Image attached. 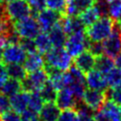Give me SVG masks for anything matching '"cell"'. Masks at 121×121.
<instances>
[{
	"instance_id": "6da1fadb",
	"label": "cell",
	"mask_w": 121,
	"mask_h": 121,
	"mask_svg": "<svg viewBox=\"0 0 121 121\" xmlns=\"http://www.w3.org/2000/svg\"><path fill=\"white\" fill-rule=\"evenodd\" d=\"M115 23L109 16H100L95 22L85 27V35L90 42H102L112 32Z\"/></svg>"
},
{
	"instance_id": "7a4b0ae2",
	"label": "cell",
	"mask_w": 121,
	"mask_h": 121,
	"mask_svg": "<svg viewBox=\"0 0 121 121\" xmlns=\"http://www.w3.org/2000/svg\"><path fill=\"white\" fill-rule=\"evenodd\" d=\"M43 58L45 65L60 71H67L72 66V57L63 47H52Z\"/></svg>"
},
{
	"instance_id": "3957f363",
	"label": "cell",
	"mask_w": 121,
	"mask_h": 121,
	"mask_svg": "<svg viewBox=\"0 0 121 121\" xmlns=\"http://www.w3.org/2000/svg\"><path fill=\"white\" fill-rule=\"evenodd\" d=\"M20 39H35L41 32L40 26L33 16H27L14 23L12 26Z\"/></svg>"
},
{
	"instance_id": "277c9868",
	"label": "cell",
	"mask_w": 121,
	"mask_h": 121,
	"mask_svg": "<svg viewBox=\"0 0 121 121\" xmlns=\"http://www.w3.org/2000/svg\"><path fill=\"white\" fill-rule=\"evenodd\" d=\"M5 15L9 21L17 22L30 15L31 9L26 0H12L4 7Z\"/></svg>"
},
{
	"instance_id": "5b68a950",
	"label": "cell",
	"mask_w": 121,
	"mask_h": 121,
	"mask_svg": "<svg viewBox=\"0 0 121 121\" xmlns=\"http://www.w3.org/2000/svg\"><path fill=\"white\" fill-rule=\"evenodd\" d=\"M88 43H89V40L86 37L85 32L81 31V32H77V33L68 35L64 47L67 53L71 57L75 58L78 54H80L81 52L87 49Z\"/></svg>"
},
{
	"instance_id": "8992f818",
	"label": "cell",
	"mask_w": 121,
	"mask_h": 121,
	"mask_svg": "<svg viewBox=\"0 0 121 121\" xmlns=\"http://www.w3.org/2000/svg\"><path fill=\"white\" fill-rule=\"evenodd\" d=\"M48 80L47 74L44 69L34 71L26 74V78L21 81L22 90L27 93L40 91V89Z\"/></svg>"
},
{
	"instance_id": "52a82bcc",
	"label": "cell",
	"mask_w": 121,
	"mask_h": 121,
	"mask_svg": "<svg viewBox=\"0 0 121 121\" xmlns=\"http://www.w3.org/2000/svg\"><path fill=\"white\" fill-rule=\"evenodd\" d=\"M26 52L21 46L19 43H7L3 49L2 53V60L6 64L10 63H20L22 64L26 58Z\"/></svg>"
},
{
	"instance_id": "ba28073f",
	"label": "cell",
	"mask_w": 121,
	"mask_h": 121,
	"mask_svg": "<svg viewBox=\"0 0 121 121\" xmlns=\"http://www.w3.org/2000/svg\"><path fill=\"white\" fill-rule=\"evenodd\" d=\"M102 46L103 53L112 59L115 58L121 52V33L116 23L110 36L102 41Z\"/></svg>"
},
{
	"instance_id": "9c48e42d",
	"label": "cell",
	"mask_w": 121,
	"mask_h": 121,
	"mask_svg": "<svg viewBox=\"0 0 121 121\" xmlns=\"http://www.w3.org/2000/svg\"><path fill=\"white\" fill-rule=\"evenodd\" d=\"M63 16L65 15L51 9H45L42 10L37 14V22L40 26L41 31L48 32L56 24L61 21Z\"/></svg>"
},
{
	"instance_id": "30bf717a",
	"label": "cell",
	"mask_w": 121,
	"mask_h": 121,
	"mask_svg": "<svg viewBox=\"0 0 121 121\" xmlns=\"http://www.w3.org/2000/svg\"><path fill=\"white\" fill-rule=\"evenodd\" d=\"M106 94L102 91L93 90V89H86L83 95V102L88 105L91 109H93L95 112L98 111L104 102L106 101Z\"/></svg>"
},
{
	"instance_id": "8fae6325",
	"label": "cell",
	"mask_w": 121,
	"mask_h": 121,
	"mask_svg": "<svg viewBox=\"0 0 121 121\" xmlns=\"http://www.w3.org/2000/svg\"><path fill=\"white\" fill-rule=\"evenodd\" d=\"M85 83L89 89L105 92L109 87L106 81L105 75L95 69L91 70L85 75Z\"/></svg>"
},
{
	"instance_id": "7c38bea8",
	"label": "cell",
	"mask_w": 121,
	"mask_h": 121,
	"mask_svg": "<svg viewBox=\"0 0 121 121\" xmlns=\"http://www.w3.org/2000/svg\"><path fill=\"white\" fill-rule=\"evenodd\" d=\"M95 0H68L65 16H78L86 9L95 6Z\"/></svg>"
},
{
	"instance_id": "4fadbf2b",
	"label": "cell",
	"mask_w": 121,
	"mask_h": 121,
	"mask_svg": "<svg viewBox=\"0 0 121 121\" xmlns=\"http://www.w3.org/2000/svg\"><path fill=\"white\" fill-rule=\"evenodd\" d=\"M95 57L88 50L81 52L77 57H75L74 60V65L84 74L90 72L95 68Z\"/></svg>"
},
{
	"instance_id": "5bb4252c",
	"label": "cell",
	"mask_w": 121,
	"mask_h": 121,
	"mask_svg": "<svg viewBox=\"0 0 121 121\" xmlns=\"http://www.w3.org/2000/svg\"><path fill=\"white\" fill-rule=\"evenodd\" d=\"M60 24L67 36L77 32L84 31L86 27L78 16H63Z\"/></svg>"
},
{
	"instance_id": "9a60e30c",
	"label": "cell",
	"mask_w": 121,
	"mask_h": 121,
	"mask_svg": "<svg viewBox=\"0 0 121 121\" xmlns=\"http://www.w3.org/2000/svg\"><path fill=\"white\" fill-rule=\"evenodd\" d=\"M44 64L45 62L43 55H42L38 51L27 54L25 61L23 62V66L26 69V73H31L34 71L43 69Z\"/></svg>"
},
{
	"instance_id": "2e32d148",
	"label": "cell",
	"mask_w": 121,
	"mask_h": 121,
	"mask_svg": "<svg viewBox=\"0 0 121 121\" xmlns=\"http://www.w3.org/2000/svg\"><path fill=\"white\" fill-rule=\"evenodd\" d=\"M76 102L77 100L68 88H63L58 91L55 103L61 111L66 109H74Z\"/></svg>"
},
{
	"instance_id": "e0dca14e",
	"label": "cell",
	"mask_w": 121,
	"mask_h": 121,
	"mask_svg": "<svg viewBox=\"0 0 121 121\" xmlns=\"http://www.w3.org/2000/svg\"><path fill=\"white\" fill-rule=\"evenodd\" d=\"M60 112L55 102H44L39 112L40 121H57Z\"/></svg>"
},
{
	"instance_id": "ac0fdd59",
	"label": "cell",
	"mask_w": 121,
	"mask_h": 121,
	"mask_svg": "<svg viewBox=\"0 0 121 121\" xmlns=\"http://www.w3.org/2000/svg\"><path fill=\"white\" fill-rule=\"evenodd\" d=\"M48 36L50 39V42L52 43V46L54 47H63L67 39V34L62 28V26L60 22L56 24L49 31Z\"/></svg>"
},
{
	"instance_id": "d6986e66",
	"label": "cell",
	"mask_w": 121,
	"mask_h": 121,
	"mask_svg": "<svg viewBox=\"0 0 121 121\" xmlns=\"http://www.w3.org/2000/svg\"><path fill=\"white\" fill-rule=\"evenodd\" d=\"M28 97L29 93L21 91L14 95L9 97V103H10V109L14 112L21 113L28 107Z\"/></svg>"
},
{
	"instance_id": "ffe728a7",
	"label": "cell",
	"mask_w": 121,
	"mask_h": 121,
	"mask_svg": "<svg viewBox=\"0 0 121 121\" xmlns=\"http://www.w3.org/2000/svg\"><path fill=\"white\" fill-rule=\"evenodd\" d=\"M100 110H102L107 114V116L110 118L111 121H120L121 120L120 107L113 101L106 99V101L104 102V104L102 105Z\"/></svg>"
},
{
	"instance_id": "44dd1931",
	"label": "cell",
	"mask_w": 121,
	"mask_h": 121,
	"mask_svg": "<svg viewBox=\"0 0 121 121\" xmlns=\"http://www.w3.org/2000/svg\"><path fill=\"white\" fill-rule=\"evenodd\" d=\"M114 67V61L112 58L108 57L105 54H102L100 56L95 57V69L98 72L102 73L103 75H106L112 68Z\"/></svg>"
},
{
	"instance_id": "7402d4cb",
	"label": "cell",
	"mask_w": 121,
	"mask_h": 121,
	"mask_svg": "<svg viewBox=\"0 0 121 121\" xmlns=\"http://www.w3.org/2000/svg\"><path fill=\"white\" fill-rule=\"evenodd\" d=\"M34 42H35L37 51L42 55H44L53 47L50 42L49 36L46 32H40L38 36L34 39Z\"/></svg>"
},
{
	"instance_id": "603a6c76",
	"label": "cell",
	"mask_w": 121,
	"mask_h": 121,
	"mask_svg": "<svg viewBox=\"0 0 121 121\" xmlns=\"http://www.w3.org/2000/svg\"><path fill=\"white\" fill-rule=\"evenodd\" d=\"M22 91V84L21 81L17 80V79H13L9 78L6 82L4 83V85L2 86L0 92L2 94H4L5 95H7L8 97H10L12 95H14L15 94L19 93Z\"/></svg>"
},
{
	"instance_id": "cb8c5ba5",
	"label": "cell",
	"mask_w": 121,
	"mask_h": 121,
	"mask_svg": "<svg viewBox=\"0 0 121 121\" xmlns=\"http://www.w3.org/2000/svg\"><path fill=\"white\" fill-rule=\"evenodd\" d=\"M8 77L13 79H17L19 81H22L26 76V71L24 68V66L20 63H10L6 65Z\"/></svg>"
},
{
	"instance_id": "d4e9b609",
	"label": "cell",
	"mask_w": 121,
	"mask_h": 121,
	"mask_svg": "<svg viewBox=\"0 0 121 121\" xmlns=\"http://www.w3.org/2000/svg\"><path fill=\"white\" fill-rule=\"evenodd\" d=\"M39 93L44 102H55L58 90L49 80H47L45 84L40 89Z\"/></svg>"
},
{
	"instance_id": "484cf974",
	"label": "cell",
	"mask_w": 121,
	"mask_h": 121,
	"mask_svg": "<svg viewBox=\"0 0 121 121\" xmlns=\"http://www.w3.org/2000/svg\"><path fill=\"white\" fill-rule=\"evenodd\" d=\"M78 17L81 20V22L84 24V26H88L92 25L94 22H95L100 17V14H99V11L96 9V7L93 6L92 8H90V9H86L85 11H83L82 13H80L78 15Z\"/></svg>"
},
{
	"instance_id": "4316f807",
	"label": "cell",
	"mask_w": 121,
	"mask_h": 121,
	"mask_svg": "<svg viewBox=\"0 0 121 121\" xmlns=\"http://www.w3.org/2000/svg\"><path fill=\"white\" fill-rule=\"evenodd\" d=\"M106 81L109 88H114L121 85V69L117 67L112 68L106 75Z\"/></svg>"
},
{
	"instance_id": "83f0119b",
	"label": "cell",
	"mask_w": 121,
	"mask_h": 121,
	"mask_svg": "<svg viewBox=\"0 0 121 121\" xmlns=\"http://www.w3.org/2000/svg\"><path fill=\"white\" fill-rule=\"evenodd\" d=\"M44 101L42 98L39 91L36 92H31L29 93V97H28V109L36 112L39 113L40 110L42 109Z\"/></svg>"
},
{
	"instance_id": "f1b7e54d",
	"label": "cell",
	"mask_w": 121,
	"mask_h": 121,
	"mask_svg": "<svg viewBox=\"0 0 121 121\" xmlns=\"http://www.w3.org/2000/svg\"><path fill=\"white\" fill-rule=\"evenodd\" d=\"M108 5V13L115 22L121 17V0H106Z\"/></svg>"
},
{
	"instance_id": "f546056e",
	"label": "cell",
	"mask_w": 121,
	"mask_h": 121,
	"mask_svg": "<svg viewBox=\"0 0 121 121\" xmlns=\"http://www.w3.org/2000/svg\"><path fill=\"white\" fill-rule=\"evenodd\" d=\"M105 94L107 99L112 100L117 105L121 106V85L114 88H108L105 91Z\"/></svg>"
},
{
	"instance_id": "4dcf8cb0",
	"label": "cell",
	"mask_w": 121,
	"mask_h": 121,
	"mask_svg": "<svg viewBox=\"0 0 121 121\" xmlns=\"http://www.w3.org/2000/svg\"><path fill=\"white\" fill-rule=\"evenodd\" d=\"M46 7L48 9L57 10L63 15H65V9L67 5V0H45Z\"/></svg>"
},
{
	"instance_id": "1f68e13d",
	"label": "cell",
	"mask_w": 121,
	"mask_h": 121,
	"mask_svg": "<svg viewBox=\"0 0 121 121\" xmlns=\"http://www.w3.org/2000/svg\"><path fill=\"white\" fill-rule=\"evenodd\" d=\"M28 6L31 9V11L34 14H38L42 10L46 9V2L45 0H27Z\"/></svg>"
},
{
	"instance_id": "d6a6232c",
	"label": "cell",
	"mask_w": 121,
	"mask_h": 121,
	"mask_svg": "<svg viewBox=\"0 0 121 121\" xmlns=\"http://www.w3.org/2000/svg\"><path fill=\"white\" fill-rule=\"evenodd\" d=\"M77 117V112L75 109L62 110L57 119V121H74Z\"/></svg>"
},
{
	"instance_id": "836d02e7",
	"label": "cell",
	"mask_w": 121,
	"mask_h": 121,
	"mask_svg": "<svg viewBox=\"0 0 121 121\" xmlns=\"http://www.w3.org/2000/svg\"><path fill=\"white\" fill-rule=\"evenodd\" d=\"M87 49L95 57H97V56H100V55L104 54L103 53V46H102L101 42H90L89 41Z\"/></svg>"
},
{
	"instance_id": "e575fe53",
	"label": "cell",
	"mask_w": 121,
	"mask_h": 121,
	"mask_svg": "<svg viewBox=\"0 0 121 121\" xmlns=\"http://www.w3.org/2000/svg\"><path fill=\"white\" fill-rule=\"evenodd\" d=\"M21 120L22 121H40L39 113L30 110V109H26L24 112L20 113Z\"/></svg>"
},
{
	"instance_id": "d590c367",
	"label": "cell",
	"mask_w": 121,
	"mask_h": 121,
	"mask_svg": "<svg viewBox=\"0 0 121 121\" xmlns=\"http://www.w3.org/2000/svg\"><path fill=\"white\" fill-rule=\"evenodd\" d=\"M19 43L24 48V50L26 52V54L33 53V52L37 51L36 45H35V42H34L33 39H20Z\"/></svg>"
},
{
	"instance_id": "8d00e7d4",
	"label": "cell",
	"mask_w": 121,
	"mask_h": 121,
	"mask_svg": "<svg viewBox=\"0 0 121 121\" xmlns=\"http://www.w3.org/2000/svg\"><path fill=\"white\" fill-rule=\"evenodd\" d=\"M0 120L1 121H22L20 113L14 112L13 110H9L4 114H2L0 117Z\"/></svg>"
},
{
	"instance_id": "74e56055",
	"label": "cell",
	"mask_w": 121,
	"mask_h": 121,
	"mask_svg": "<svg viewBox=\"0 0 121 121\" xmlns=\"http://www.w3.org/2000/svg\"><path fill=\"white\" fill-rule=\"evenodd\" d=\"M9 110H10L9 97H8L7 95H5L0 92V115L4 114Z\"/></svg>"
},
{
	"instance_id": "f35d334b",
	"label": "cell",
	"mask_w": 121,
	"mask_h": 121,
	"mask_svg": "<svg viewBox=\"0 0 121 121\" xmlns=\"http://www.w3.org/2000/svg\"><path fill=\"white\" fill-rule=\"evenodd\" d=\"M95 6L99 11L100 16H109L108 13V5L106 0H95Z\"/></svg>"
},
{
	"instance_id": "ab89813d",
	"label": "cell",
	"mask_w": 121,
	"mask_h": 121,
	"mask_svg": "<svg viewBox=\"0 0 121 121\" xmlns=\"http://www.w3.org/2000/svg\"><path fill=\"white\" fill-rule=\"evenodd\" d=\"M11 28L12 26H10L9 19L6 16L0 17V35H6Z\"/></svg>"
},
{
	"instance_id": "60d3db41",
	"label": "cell",
	"mask_w": 121,
	"mask_h": 121,
	"mask_svg": "<svg viewBox=\"0 0 121 121\" xmlns=\"http://www.w3.org/2000/svg\"><path fill=\"white\" fill-rule=\"evenodd\" d=\"M8 78H9V77H8L6 65L4 63L0 62V90H1L2 86L4 85V83L6 82V80Z\"/></svg>"
},
{
	"instance_id": "b9f144b4",
	"label": "cell",
	"mask_w": 121,
	"mask_h": 121,
	"mask_svg": "<svg viewBox=\"0 0 121 121\" xmlns=\"http://www.w3.org/2000/svg\"><path fill=\"white\" fill-rule=\"evenodd\" d=\"M93 119L95 121H111L110 118L107 116V114L102 110H100V109L95 112Z\"/></svg>"
},
{
	"instance_id": "7bdbcfd3",
	"label": "cell",
	"mask_w": 121,
	"mask_h": 121,
	"mask_svg": "<svg viewBox=\"0 0 121 121\" xmlns=\"http://www.w3.org/2000/svg\"><path fill=\"white\" fill-rule=\"evenodd\" d=\"M6 44H7V42H6L5 36L0 35V60H2V53H3V49H4Z\"/></svg>"
},
{
	"instance_id": "ee69618b",
	"label": "cell",
	"mask_w": 121,
	"mask_h": 121,
	"mask_svg": "<svg viewBox=\"0 0 121 121\" xmlns=\"http://www.w3.org/2000/svg\"><path fill=\"white\" fill-rule=\"evenodd\" d=\"M114 64L116 65L117 68L121 69V52L114 58Z\"/></svg>"
},
{
	"instance_id": "f6af8a7d",
	"label": "cell",
	"mask_w": 121,
	"mask_h": 121,
	"mask_svg": "<svg viewBox=\"0 0 121 121\" xmlns=\"http://www.w3.org/2000/svg\"><path fill=\"white\" fill-rule=\"evenodd\" d=\"M91 119H88V118H85V117H82V116H79L77 114V117L75 118L74 121H90Z\"/></svg>"
},
{
	"instance_id": "bcb514c9",
	"label": "cell",
	"mask_w": 121,
	"mask_h": 121,
	"mask_svg": "<svg viewBox=\"0 0 121 121\" xmlns=\"http://www.w3.org/2000/svg\"><path fill=\"white\" fill-rule=\"evenodd\" d=\"M6 16L5 15V9H4V7L0 4V17H4Z\"/></svg>"
},
{
	"instance_id": "7dc6e473",
	"label": "cell",
	"mask_w": 121,
	"mask_h": 121,
	"mask_svg": "<svg viewBox=\"0 0 121 121\" xmlns=\"http://www.w3.org/2000/svg\"><path fill=\"white\" fill-rule=\"evenodd\" d=\"M1 1H3V2H6V3H8V2H10V1H12V0H1Z\"/></svg>"
},
{
	"instance_id": "c3c4849f",
	"label": "cell",
	"mask_w": 121,
	"mask_h": 121,
	"mask_svg": "<svg viewBox=\"0 0 121 121\" xmlns=\"http://www.w3.org/2000/svg\"><path fill=\"white\" fill-rule=\"evenodd\" d=\"M120 116H121V108H120Z\"/></svg>"
},
{
	"instance_id": "681fc988",
	"label": "cell",
	"mask_w": 121,
	"mask_h": 121,
	"mask_svg": "<svg viewBox=\"0 0 121 121\" xmlns=\"http://www.w3.org/2000/svg\"><path fill=\"white\" fill-rule=\"evenodd\" d=\"M90 121H95V120H94V119H93V118H92V119H91V120H90Z\"/></svg>"
},
{
	"instance_id": "f907efd6",
	"label": "cell",
	"mask_w": 121,
	"mask_h": 121,
	"mask_svg": "<svg viewBox=\"0 0 121 121\" xmlns=\"http://www.w3.org/2000/svg\"><path fill=\"white\" fill-rule=\"evenodd\" d=\"M0 2H1V0H0Z\"/></svg>"
},
{
	"instance_id": "816d5d0a",
	"label": "cell",
	"mask_w": 121,
	"mask_h": 121,
	"mask_svg": "<svg viewBox=\"0 0 121 121\" xmlns=\"http://www.w3.org/2000/svg\"><path fill=\"white\" fill-rule=\"evenodd\" d=\"M26 1H27V0H26Z\"/></svg>"
},
{
	"instance_id": "f5cc1de1",
	"label": "cell",
	"mask_w": 121,
	"mask_h": 121,
	"mask_svg": "<svg viewBox=\"0 0 121 121\" xmlns=\"http://www.w3.org/2000/svg\"><path fill=\"white\" fill-rule=\"evenodd\" d=\"M120 121H121V120H120Z\"/></svg>"
}]
</instances>
